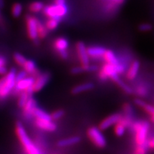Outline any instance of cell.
Listing matches in <instances>:
<instances>
[{"instance_id": "30bf717a", "label": "cell", "mask_w": 154, "mask_h": 154, "mask_svg": "<svg viewBox=\"0 0 154 154\" xmlns=\"http://www.w3.org/2000/svg\"><path fill=\"white\" fill-rule=\"evenodd\" d=\"M50 79L49 73L44 72L42 74H39L36 76L35 80L33 85L34 92H38L43 88L47 84Z\"/></svg>"}, {"instance_id": "f35d334b", "label": "cell", "mask_w": 154, "mask_h": 154, "mask_svg": "<svg viewBox=\"0 0 154 154\" xmlns=\"http://www.w3.org/2000/svg\"><path fill=\"white\" fill-rule=\"evenodd\" d=\"M84 69H85V72H94L97 71L98 66L96 65H90L88 64L87 66H84Z\"/></svg>"}, {"instance_id": "44dd1931", "label": "cell", "mask_w": 154, "mask_h": 154, "mask_svg": "<svg viewBox=\"0 0 154 154\" xmlns=\"http://www.w3.org/2000/svg\"><path fill=\"white\" fill-rule=\"evenodd\" d=\"M34 116H35L36 119H40V120H52V119H51V115L38 107H36L35 110H34Z\"/></svg>"}, {"instance_id": "f6af8a7d", "label": "cell", "mask_w": 154, "mask_h": 154, "mask_svg": "<svg viewBox=\"0 0 154 154\" xmlns=\"http://www.w3.org/2000/svg\"><path fill=\"white\" fill-rule=\"evenodd\" d=\"M4 7V0H0V8H2Z\"/></svg>"}, {"instance_id": "ac0fdd59", "label": "cell", "mask_w": 154, "mask_h": 154, "mask_svg": "<svg viewBox=\"0 0 154 154\" xmlns=\"http://www.w3.org/2000/svg\"><path fill=\"white\" fill-rule=\"evenodd\" d=\"M94 87V84L92 83H84V84L77 85L76 86L72 89V93L74 94H79L82 93V92L89 91Z\"/></svg>"}, {"instance_id": "3957f363", "label": "cell", "mask_w": 154, "mask_h": 154, "mask_svg": "<svg viewBox=\"0 0 154 154\" xmlns=\"http://www.w3.org/2000/svg\"><path fill=\"white\" fill-rule=\"evenodd\" d=\"M135 133V141L137 146L149 145L147 137L149 131V124L147 121H138L132 124Z\"/></svg>"}, {"instance_id": "bcb514c9", "label": "cell", "mask_w": 154, "mask_h": 154, "mask_svg": "<svg viewBox=\"0 0 154 154\" xmlns=\"http://www.w3.org/2000/svg\"><path fill=\"white\" fill-rule=\"evenodd\" d=\"M152 119H153V120L154 121V115L152 116Z\"/></svg>"}, {"instance_id": "ab89813d", "label": "cell", "mask_w": 154, "mask_h": 154, "mask_svg": "<svg viewBox=\"0 0 154 154\" xmlns=\"http://www.w3.org/2000/svg\"><path fill=\"white\" fill-rule=\"evenodd\" d=\"M115 67L118 74H122V73L124 72L125 66L123 63H117L116 65H115Z\"/></svg>"}, {"instance_id": "1f68e13d", "label": "cell", "mask_w": 154, "mask_h": 154, "mask_svg": "<svg viewBox=\"0 0 154 154\" xmlns=\"http://www.w3.org/2000/svg\"><path fill=\"white\" fill-rule=\"evenodd\" d=\"M63 114H64V112H63V111L62 110L55 111L54 112L51 113V119H53V120H58V119H61L63 116Z\"/></svg>"}, {"instance_id": "7402d4cb", "label": "cell", "mask_w": 154, "mask_h": 154, "mask_svg": "<svg viewBox=\"0 0 154 154\" xmlns=\"http://www.w3.org/2000/svg\"><path fill=\"white\" fill-rule=\"evenodd\" d=\"M30 97L31 95L27 91L22 92V93L20 94V96H19L18 99V106L19 108H22L23 109Z\"/></svg>"}, {"instance_id": "7bdbcfd3", "label": "cell", "mask_w": 154, "mask_h": 154, "mask_svg": "<svg viewBox=\"0 0 154 154\" xmlns=\"http://www.w3.org/2000/svg\"><path fill=\"white\" fill-rule=\"evenodd\" d=\"M55 5H64L66 4V0H54Z\"/></svg>"}, {"instance_id": "5b68a950", "label": "cell", "mask_w": 154, "mask_h": 154, "mask_svg": "<svg viewBox=\"0 0 154 154\" xmlns=\"http://www.w3.org/2000/svg\"><path fill=\"white\" fill-rule=\"evenodd\" d=\"M88 136L94 145L99 148L104 147L106 144L105 136L102 134L101 130L97 127H91L88 130Z\"/></svg>"}, {"instance_id": "7a4b0ae2", "label": "cell", "mask_w": 154, "mask_h": 154, "mask_svg": "<svg viewBox=\"0 0 154 154\" xmlns=\"http://www.w3.org/2000/svg\"><path fill=\"white\" fill-rule=\"evenodd\" d=\"M15 69H11L5 76L0 79V100H5L14 90L16 84Z\"/></svg>"}, {"instance_id": "9c48e42d", "label": "cell", "mask_w": 154, "mask_h": 154, "mask_svg": "<svg viewBox=\"0 0 154 154\" xmlns=\"http://www.w3.org/2000/svg\"><path fill=\"white\" fill-rule=\"evenodd\" d=\"M34 80H35V79L34 76H29L26 77L24 79L19 81V82H17L14 88L15 93L21 94L22 92L27 90L28 88L32 87L34 85Z\"/></svg>"}, {"instance_id": "74e56055", "label": "cell", "mask_w": 154, "mask_h": 154, "mask_svg": "<svg viewBox=\"0 0 154 154\" xmlns=\"http://www.w3.org/2000/svg\"><path fill=\"white\" fill-rule=\"evenodd\" d=\"M151 29L152 26L150 24H141L139 26V30L141 32H149Z\"/></svg>"}, {"instance_id": "d6986e66", "label": "cell", "mask_w": 154, "mask_h": 154, "mask_svg": "<svg viewBox=\"0 0 154 154\" xmlns=\"http://www.w3.org/2000/svg\"><path fill=\"white\" fill-rule=\"evenodd\" d=\"M80 141V138L79 136H74V137H71L69 138H64L59 140L58 142V146L59 147H66V146H70L75 145V144L78 143Z\"/></svg>"}, {"instance_id": "e575fe53", "label": "cell", "mask_w": 154, "mask_h": 154, "mask_svg": "<svg viewBox=\"0 0 154 154\" xmlns=\"http://www.w3.org/2000/svg\"><path fill=\"white\" fill-rule=\"evenodd\" d=\"M124 112L126 113V116H132V108L131 106L128 103H126L124 106Z\"/></svg>"}, {"instance_id": "b9f144b4", "label": "cell", "mask_w": 154, "mask_h": 154, "mask_svg": "<svg viewBox=\"0 0 154 154\" xmlns=\"http://www.w3.org/2000/svg\"><path fill=\"white\" fill-rule=\"evenodd\" d=\"M109 2L115 5H119L124 3V0H109Z\"/></svg>"}, {"instance_id": "5bb4252c", "label": "cell", "mask_w": 154, "mask_h": 154, "mask_svg": "<svg viewBox=\"0 0 154 154\" xmlns=\"http://www.w3.org/2000/svg\"><path fill=\"white\" fill-rule=\"evenodd\" d=\"M36 126L40 129L46 131H54L57 129V125L52 121L48 120H40L36 119L35 121Z\"/></svg>"}, {"instance_id": "4dcf8cb0", "label": "cell", "mask_w": 154, "mask_h": 154, "mask_svg": "<svg viewBox=\"0 0 154 154\" xmlns=\"http://www.w3.org/2000/svg\"><path fill=\"white\" fill-rule=\"evenodd\" d=\"M149 145H141L137 146L134 151V154H146Z\"/></svg>"}, {"instance_id": "8d00e7d4", "label": "cell", "mask_w": 154, "mask_h": 154, "mask_svg": "<svg viewBox=\"0 0 154 154\" xmlns=\"http://www.w3.org/2000/svg\"><path fill=\"white\" fill-rule=\"evenodd\" d=\"M136 91H137V94H138V95L140 96H146L148 93L147 89H146L144 86H138V87L137 88V90H136Z\"/></svg>"}, {"instance_id": "2e32d148", "label": "cell", "mask_w": 154, "mask_h": 154, "mask_svg": "<svg viewBox=\"0 0 154 154\" xmlns=\"http://www.w3.org/2000/svg\"><path fill=\"white\" fill-rule=\"evenodd\" d=\"M140 69V63L138 61H134L128 69L126 76L129 80H133L137 76Z\"/></svg>"}, {"instance_id": "836d02e7", "label": "cell", "mask_w": 154, "mask_h": 154, "mask_svg": "<svg viewBox=\"0 0 154 154\" xmlns=\"http://www.w3.org/2000/svg\"><path fill=\"white\" fill-rule=\"evenodd\" d=\"M143 109L148 113H149L150 115H151V116L154 115V106H153L152 105L147 104V103H146Z\"/></svg>"}, {"instance_id": "d6a6232c", "label": "cell", "mask_w": 154, "mask_h": 154, "mask_svg": "<svg viewBox=\"0 0 154 154\" xmlns=\"http://www.w3.org/2000/svg\"><path fill=\"white\" fill-rule=\"evenodd\" d=\"M71 72L73 74H82L83 72H85V69H84V66L82 65V66H76L72 68V70H71Z\"/></svg>"}, {"instance_id": "60d3db41", "label": "cell", "mask_w": 154, "mask_h": 154, "mask_svg": "<svg viewBox=\"0 0 154 154\" xmlns=\"http://www.w3.org/2000/svg\"><path fill=\"white\" fill-rule=\"evenodd\" d=\"M135 103H136V105H138L139 107H141V108H143L144 106L146 104V102L143 101V100L140 99H137L135 100Z\"/></svg>"}, {"instance_id": "484cf974", "label": "cell", "mask_w": 154, "mask_h": 154, "mask_svg": "<svg viewBox=\"0 0 154 154\" xmlns=\"http://www.w3.org/2000/svg\"><path fill=\"white\" fill-rule=\"evenodd\" d=\"M22 5L20 3H15L11 9V13L13 16L14 17H19L22 14Z\"/></svg>"}, {"instance_id": "4fadbf2b", "label": "cell", "mask_w": 154, "mask_h": 154, "mask_svg": "<svg viewBox=\"0 0 154 154\" xmlns=\"http://www.w3.org/2000/svg\"><path fill=\"white\" fill-rule=\"evenodd\" d=\"M36 106V101L34 98L30 97L23 108L24 116L26 119H31L34 116V112Z\"/></svg>"}, {"instance_id": "83f0119b", "label": "cell", "mask_w": 154, "mask_h": 154, "mask_svg": "<svg viewBox=\"0 0 154 154\" xmlns=\"http://www.w3.org/2000/svg\"><path fill=\"white\" fill-rule=\"evenodd\" d=\"M7 73V60L2 56H0V75H5Z\"/></svg>"}, {"instance_id": "277c9868", "label": "cell", "mask_w": 154, "mask_h": 154, "mask_svg": "<svg viewBox=\"0 0 154 154\" xmlns=\"http://www.w3.org/2000/svg\"><path fill=\"white\" fill-rule=\"evenodd\" d=\"M44 14L49 19H56L61 21L68 13L69 9L66 4L64 5H54L44 7Z\"/></svg>"}, {"instance_id": "e0dca14e", "label": "cell", "mask_w": 154, "mask_h": 154, "mask_svg": "<svg viewBox=\"0 0 154 154\" xmlns=\"http://www.w3.org/2000/svg\"><path fill=\"white\" fill-rule=\"evenodd\" d=\"M106 51L104 48L101 47H91L87 49V53L89 57L93 58H99L103 57Z\"/></svg>"}, {"instance_id": "f546056e", "label": "cell", "mask_w": 154, "mask_h": 154, "mask_svg": "<svg viewBox=\"0 0 154 154\" xmlns=\"http://www.w3.org/2000/svg\"><path fill=\"white\" fill-rule=\"evenodd\" d=\"M116 126L115 127V133L118 136H121L125 134V131H126V127H125L122 124L119 122L118 124H116Z\"/></svg>"}, {"instance_id": "cb8c5ba5", "label": "cell", "mask_w": 154, "mask_h": 154, "mask_svg": "<svg viewBox=\"0 0 154 154\" xmlns=\"http://www.w3.org/2000/svg\"><path fill=\"white\" fill-rule=\"evenodd\" d=\"M44 8V4L41 2H34L30 4L29 7L30 11L34 13H37L38 11L43 10Z\"/></svg>"}, {"instance_id": "ba28073f", "label": "cell", "mask_w": 154, "mask_h": 154, "mask_svg": "<svg viewBox=\"0 0 154 154\" xmlns=\"http://www.w3.org/2000/svg\"><path fill=\"white\" fill-rule=\"evenodd\" d=\"M54 47L63 59H66L68 58L66 50L69 47V42L66 38L59 37L57 38L54 43Z\"/></svg>"}, {"instance_id": "8992f818", "label": "cell", "mask_w": 154, "mask_h": 154, "mask_svg": "<svg viewBox=\"0 0 154 154\" xmlns=\"http://www.w3.org/2000/svg\"><path fill=\"white\" fill-rule=\"evenodd\" d=\"M99 76V78L103 81L106 80L109 77L116 82L119 79V74L116 72L115 65H111L109 63H106L102 66Z\"/></svg>"}, {"instance_id": "603a6c76", "label": "cell", "mask_w": 154, "mask_h": 154, "mask_svg": "<svg viewBox=\"0 0 154 154\" xmlns=\"http://www.w3.org/2000/svg\"><path fill=\"white\" fill-rule=\"evenodd\" d=\"M37 33L38 37L40 38H45L47 35V29L45 25H44L42 23L38 20L37 23Z\"/></svg>"}, {"instance_id": "ffe728a7", "label": "cell", "mask_w": 154, "mask_h": 154, "mask_svg": "<svg viewBox=\"0 0 154 154\" xmlns=\"http://www.w3.org/2000/svg\"><path fill=\"white\" fill-rule=\"evenodd\" d=\"M103 58H104L106 63H109V64L116 65L117 63H119L115 54L111 50H106L104 54H103Z\"/></svg>"}, {"instance_id": "9a60e30c", "label": "cell", "mask_w": 154, "mask_h": 154, "mask_svg": "<svg viewBox=\"0 0 154 154\" xmlns=\"http://www.w3.org/2000/svg\"><path fill=\"white\" fill-rule=\"evenodd\" d=\"M23 67H24L25 72L27 74L32 75V76H36L39 74V72H38V69L36 68V63L34 61L26 60Z\"/></svg>"}, {"instance_id": "6da1fadb", "label": "cell", "mask_w": 154, "mask_h": 154, "mask_svg": "<svg viewBox=\"0 0 154 154\" xmlns=\"http://www.w3.org/2000/svg\"><path fill=\"white\" fill-rule=\"evenodd\" d=\"M16 134L26 154H43L42 150L29 137L22 123H17Z\"/></svg>"}, {"instance_id": "7c38bea8", "label": "cell", "mask_w": 154, "mask_h": 154, "mask_svg": "<svg viewBox=\"0 0 154 154\" xmlns=\"http://www.w3.org/2000/svg\"><path fill=\"white\" fill-rule=\"evenodd\" d=\"M76 49L82 66H87L89 64V56L88 54L87 49L84 42H78L76 44Z\"/></svg>"}, {"instance_id": "d590c367", "label": "cell", "mask_w": 154, "mask_h": 154, "mask_svg": "<svg viewBox=\"0 0 154 154\" xmlns=\"http://www.w3.org/2000/svg\"><path fill=\"white\" fill-rule=\"evenodd\" d=\"M26 74H27V73L25 72V71H21V72L17 73V74H16V82H19V81H20L22 79H24V78H26Z\"/></svg>"}, {"instance_id": "8fae6325", "label": "cell", "mask_w": 154, "mask_h": 154, "mask_svg": "<svg viewBox=\"0 0 154 154\" xmlns=\"http://www.w3.org/2000/svg\"><path fill=\"white\" fill-rule=\"evenodd\" d=\"M121 117L122 116L119 113H114V114L109 116L101 121L99 125V128L101 130H106L107 128H110L113 125L118 124Z\"/></svg>"}, {"instance_id": "ee69618b", "label": "cell", "mask_w": 154, "mask_h": 154, "mask_svg": "<svg viewBox=\"0 0 154 154\" xmlns=\"http://www.w3.org/2000/svg\"><path fill=\"white\" fill-rule=\"evenodd\" d=\"M148 143H149V147H151V149H154V137L152 138Z\"/></svg>"}, {"instance_id": "f1b7e54d", "label": "cell", "mask_w": 154, "mask_h": 154, "mask_svg": "<svg viewBox=\"0 0 154 154\" xmlns=\"http://www.w3.org/2000/svg\"><path fill=\"white\" fill-rule=\"evenodd\" d=\"M14 61H16V63H17V64L19 65V66H24V63L26 62V58H25L24 56L22 55L21 54H19V53L14 54Z\"/></svg>"}, {"instance_id": "4316f807", "label": "cell", "mask_w": 154, "mask_h": 154, "mask_svg": "<svg viewBox=\"0 0 154 154\" xmlns=\"http://www.w3.org/2000/svg\"><path fill=\"white\" fill-rule=\"evenodd\" d=\"M116 84H118V85L120 86V87L122 88L123 90H124V91L126 92V93H127V94H131L132 92H133L132 88H131L128 85H127L126 83H124V82H123V81L121 80L120 78H119V79L117 80L116 82Z\"/></svg>"}, {"instance_id": "52a82bcc", "label": "cell", "mask_w": 154, "mask_h": 154, "mask_svg": "<svg viewBox=\"0 0 154 154\" xmlns=\"http://www.w3.org/2000/svg\"><path fill=\"white\" fill-rule=\"evenodd\" d=\"M37 23L38 19L35 17L28 16V15L26 17V29H27L28 36L33 41L38 38L37 33Z\"/></svg>"}, {"instance_id": "d4e9b609", "label": "cell", "mask_w": 154, "mask_h": 154, "mask_svg": "<svg viewBox=\"0 0 154 154\" xmlns=\"http://www.w3.org/2000/svg\"><path fill=\"white\" fill-rule=\"evenodd\" d=\"M59 22L60 21L56 19H49V20L47 21L46 23V27H47V30H54L55 29L57 28V26H59Z\"/></svg>"}]
</instances>
